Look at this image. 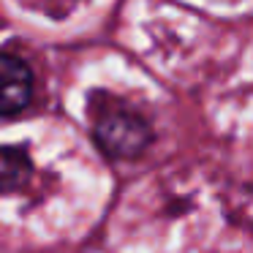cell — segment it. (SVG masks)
<instances>
[{
	"mask_svg": "<svg viewBox=\"0 0 253 253\" xmlns=\"http://www.w3.org/2000/svg\"><path fill=\"white\" fill-rule=\"evenodd\" d=\"M150 139V123L131 109L109 106L95 117V142L112 158H136L147 150Z\"/></svg>",
	"mask_w": 253,
	"mask_h": 253,
	"instance_id": "cell-1",
	"label": "cell"
},
{
	"mask_svg": "<svg viewBox=\"0 0 253 253\" xmlns=\"http://www.w3.org/2000/svg\"><path fill=\"white\" fill-rule=\"evenodd\" d=\"M33 101V71L17 55H0V117H14Z\"/></svg>",
	"mask_w": 253,
	"mask_h": 253,
	"instance_id": "cell-2",
	"label": "cell"
},
{
	"mask_svg": "<svg viewBox=\"0 0 253 253\" xmlns=\"http://www.w3.org/2000/svg\"><path fill=\"white\" fill-rule=\"evenodd\" d=\"M33 174V166L25 150L0 147V193L19 191Z\"/></svg>",
	"mask_w": 253,
	"mask_h": 253,
	"instance_id": "cell-3",
	"label": "cell"
}]
</instances>
